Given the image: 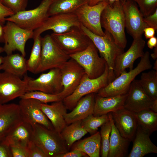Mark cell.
Here are the masks:
<instances>
[{"label":"cell","instance_id":"obj_16","mask_svg":"<svg viewBox=\"0 0 157 157\" xmlns=\"http://www.w3.org/2000/svg\"><path fill=\"white\" fill-rule=\"evenodd\" d=\"M41 102L33 99H21L19 105L24 122L31 126L36 124L54 129L51 122L41 108Z\"/></svg>","mask_w":157,"mask_h":157},{"label":"cell","instance_id":"obj_18","mask_svg":"<svg viewBox=\"0 0 157 157\" xmlns=\"http://www.w3.org/2000/svg\"><path fill=\"white\" fill-rule=\"evenodd\" d=\"M145 42L142 38L133 39L131 45L126 52L118 55L115 63L113 72L116 78L118 76L127 68L130 70L133 69L135 61L143 56Z\"/></svg>","mask_w":157,"mask_h":157},{"label":"cell","instance_id":"obj_31","mask_svg":"<svg viewBox=\"0 0 157 157\" xmlns=\"http://www.w3.org/2000/svg\"><path fill=\"white\" fill-rule=\"evenodd\" d=\"M88 133L82 125L81 120H80L66 126L60 134L69 149L75 142Z\"/></svg>","mask_w":157,"mask_h":157},{"label":"cell","instance_id":"obj_32","mask_svg":"<svg viewBox=\"0 0 157 157\" xmlns=\"http://www.w3.org/2000/svg\"><path fill=\"white\" fill-rule=\"evenodd\" d=\"M138 125L150 135L157 130V113L150 109L135 113Z\"/></svg>","mask_w":157,"mask_h":157},{"label":"cell","instance_id":"obj_38","mask_svg":"<svg viewBox=\"0 0 157 157\" xmlns=\"http://www.w3.org/2000/svg\"><path fill=\"white\" fill-rule=\"evenodd\" d=\"M140 8L143 17L150 15L157 9V0H131Z\"/></svg>","mask_w":157,"mask_h":157},{"label":"cell","instance_id":"obj_20","mask_svg":"<svg viewBox=\"0 0 157 157\" xmlns=\"http://www.w3.org/2000/svg\"><path fill=\"white\" fill-rule=\"evenodd\" d=\"M154 101L144 91L139 80L135 79L130 85L124 108L137 113L144 110H151Z\"/></svg>","mask_w":157,"mask_h":157},{"label":"cell","instance_id":"obj_52","mask_svg":"<svg viewBox=\"0 0 157 157\" xmlns=\"http://www.w3.org/2000/svg\"><path fill=\"white\" fill-rule=\"evenodd\" d=\"M4 52L3 49V47H0V53ZM2 59L1 56H0V72H1V66L2 63Z\"/></svg>","mask_w":157,"mask_h":157},{"label":"cell","instance_id":"obj_3","mask_svg":"<svg viewBox=\"0 0 157 157\" xmlns=\"http://www.w3.org/2000/svg\"><path fill=\"white\" fill-rule=\"evenodd\" d=\"M115 78L113 70L110 69L107 64L104 73L97 78H90L85 74L74 91L63 101L67 110H72L81 98L91 93H97Z\"/></svg>","mask_w":157,"mask_h":157},{"label":"cell","instance_id":"obj_5","mask_svg":"<svg viewBox=\"0 0 157 157\" xmlns=\"http://www.w3.org/2000/svg\"><path fill=\"white\" fill-rule=\"evenodd\" d=\"M70 58L51 35H47L42 38L41 59L35 74L52 69H60Z\"/></svg>","mask_w":157,"mask_h":157},{"label":"cell","instance_id":"obj_8","mask_svg":"<svg viewBox=\"0 0 157 157\" xmlns=\"http://www.w3.org/2000/svg\"><path fill=\"white\" fill-rule=\"evenodd\" d=\"M6 22L3 26L4 52L9 55L17 50L25 57V44L29 39L33 38V31L22 28L11 21Z\"/></svg>","mask_w":157,"mask_h":157},{"label":"cell","instance_id":"obj_7","mask_svg":"<svg viewBox=\"0 0 157 157\" xmlns=\"http://www.w3.org/2000/svg\"><path fill=\"white\" fill-rule=\"evenodd\" d=\"M51 35L60 48L69 56L83 51L92 42L81 27H74L62 33H53Z\"/></svg>","mask_w":157,"mask_h":157},{"label":"cell","instance_id":"obj_10","mask_svg":"<svg viewBox=\"0 0 157 157\" xmlns=\"http://www.w3.org/2000/svg\"><path fill=\"white\" fill-rule=\"evenodd\" d=\"M110 3L104 0L93 6H90L87 3L81 5L74 13L81 25L95 34L104 36L105 33L101 25V15Z\"/></svg>","mask_w":157,"mask_h":157},{"label":"cell","instance_id":"obj_33","mask_svg":"<svg viewBox=\"0 0 157 157\" xmlns=\"http://www.w3.org/2000/svg\"><path fill=\"white\" fill-rule=\"evenodd\" d=\"M139 83L147 94L153 101L157 99V71L142 73Z\"/></svg>","mask_w":157,"mask_h":157},{"label":"cell","instance_id":"obj_17","mask_svg":"<svg viewBox=\"0 0 157 157\" xmlns=\"http://www.w3.org/2000/svg\"><path fill=\"white\" fill-rule=\"evenodd\" d=\"M123 9L127 32L133 39L142 38L143 30L147 27L137 4L131 0H124Z\"/></svg>","mask_w":157,"mask_h":157},{"label":"cell","instance_id":"obj_30","mask_svg":"<svg viewBox=\"0 0 157 157\" xmlns=\"http://www.w3.org/2000/svg\"><path fill=\"white\" fill-rule=\"evenodd\" d=\"M89 0H51L48 10L49 17L60 13H74Z\"/></svg>","mask_w":157,"mask_h":157},{"label":"cell","instance_id":"obj_51","mask_svg":"<svg viewBox=\"0 0 157 157\" xmlns=\"http://www.w3.org/2000/svg\"><path fill=\"white\" fill-rule=\"evenodd\" d=\"M151 110L157 113V99L154 101Z\"/></svg>","mask_w":157,"mask_h":157},{"label":"cell","instance_id":"obj_6","mask_svg":"<svg viewBox=\"0 0 157 157\" xmlns=\"http://www.w3.org/2000/svg\"><path fill=\"white\" fill-rule=\"evenodd\" d=\"M51 0H42L35 8L20 11L6 18L24 29L34 31L43 24L49 17L48 10Z\"/></svg>","mask_w":157,"mask_h":157},{"label":"cell","instance_id":"obj_40","mask_svg":"<svg viewBox=\"0 0 157 157\" xmlns=\"http://www.w3.org/2000/svg\"><path fill=\"white\" fill-rule=\"evenodd\" d=\"M27 148L29 157H47L41 149L32 140L29 143Z\"/></svg>","mask_w":157,"mask_h":157},{"label":"cell","instance_id":"obj_35","mask_svg":"<svg viewBox=\"0 0 157 157\" xmlns=\"http://www.w3.org/2000/svg\"><path fill=\"white\" fill-rule=\"evenodd\" d=\"M109 120L107 114L94 116L91 114L81 120L83 128L91 135L97 132L98 128Z\"/></svg>","mask_w":157,"mask_h":157},{"label":"cell","instance_id":"obj_12","mask_svg":"<svg viewBox=\"0 0 157 157\" xmlns=\"http://www.w3.org/2000/svg\"><path fill=\"white\" fill-rule=\"evenodd\" d=\"M25 76L27 80L26 92L39 91L58 94L63 90L60 69H50L47 73H42L36 79H33L27 76Z\"/></svg>","mask_w":157,"mask_h":157},{"label":"cell","instance_id":"obj_47","mask_svg":"<svg viewBox=\"0 0 157 157\" xmlns=\"http://www.w3.org/2000/svg\"><path fill=\"white\" fill-rule=\"evenodd\" d=\"M147 42V45L149 48L153 49L157 46V38L154 36L149 39Z\"/></svg>","mask_w":157,"mask_h":157},{"label":"cell","instance_id":"obj_29","mask_svg":"<svg viewBox=\"0 0 157 157\" xmlns=\"http://www.w3.org/2000/svg\"><path fill=\"white\" fill-rule=\"evenodd\" d=\"M101 145L100 133L97 131L90 136L73 144L72 150H79L90 157H99Z\"/></svg>","mask_w":157,"mask_h":157},{"label":"cell","instance_id":"obj_44","mask_svg":"<svg viewBox=\"0 0 157 157\" xmlns=\"http://www.w3.org/2000/svg\"><path fill=\"white\" fill-rule=\"evenodd\" d=\"M10 146L3 140L0 141V157H12Z\"/></svg>","mask_w":157,"mask_h":157},{"label":"cell","instance_id":"obj_53","mask_svg":"<svg viewBox=\"0 0 157 157\" xmlns=\"http://www.w3.org/2000/svg\"><path fill=\"white\" fill-rule=\"evenodd\" d=\"M154 70L157 71V59L156 60V61L154 64L153 67Z\"/></svg>","mask_w":157,"mask_h":157},{"label":"cell","instance_id":"obj_15","mask_svg":"<svg viewBox=\"0 0 157 157\" xmlns=\"http://www.w3.org/2000/svg\"><path fill=\"white\" fill-rule=\"evenodd\" d=\"M81 26L74 13L56 14L49 17L41 27L33 31V39L47 30H51L53 33H60L74 27H80Z\"/></svg>","mask_w":157,"mask_h":157},{"label":"cell","instance_id":"obj_43","mask_svg":"<svg viewBox=\"0 0 157 157\" xmlns=\"http://www.w3.org/2000/svg\"><path fill=\"white\" fill-rule=\"evenodd\" d=\"M143 21L147 27L157 29V9L151 14L144 17Z\"/></svg>","mask_w":157,"mask_h":157},{"label":"cell","instance_id":"obj_34","mask_svg":"<svg viewBox=\"0 0 157 157\" xmlns=\"http://www.w3.org/2000/svg\"><path fill=\"white\" fill-rule=\"evenodd\" d=\"M42 38L40 35L33 39V44L30 56L26 61L28 71L34 74L35 73L41 59Z\"/></svg>","mask_w":157,"mask_h":157},{"label":"cell","instance_id":"obj_13","mask_svg":"<svg viewBox=\"0 0 157 157\" xmlns=\"http://www.w3.org/2000/svg\"><path fill=\"white\" fill-rule=\"evenodd\" d=\"M27 80L3 71L0 72V104L7 103L26 92Z\"/></svg>","mask_w":157,"mask_h":157},{"label":"cell","instance_id":"obj_19","mask_svg":"<svg viewBox=\"0 0 157 157\" xmlns=\"http://www.w3.org/2000/svg\"><path fill=\"white\" fill-rule=\"evenodd\" d=\"M23 121L18 104H0V141Z\"/></svg>","mask_w":157,"mask_h":157},{"label":"cell","instance_id":"obj_42","mask_svg":"<svg viewBox=\"0 0 157 157\" xmlns=\"http://www.w3.org/2000/svg\"><path fill=\"white\" fill-rule=\"evenodd\" d=\"M14 14L13 12L3 4L2 0H0V24L4 25L6 22V18Z\"/></svg>","mask_w":157,"mask_h":157},{"label":"cell","instance_id":"obj_36","mask_svg":"<svg viewBox=\"0 0 157 157\" xmlns=\"http://www.w3.org/2000/svg\"><path fill=\"white\" fill-rule=\"evenodd\" d=\"M101 155L102 157H108L110 148V137L111 130V122L109 119L101 126Z\"/></svg>","mask_w":157,"mask_h":157},{"label":"cell","instance_id":"obj_9","mask_svg":"<svg viewBox=\"0 0 157 157\" xmlns=\"http://www.w3.org/2000/svg\"><path fill=\"white\" fill-rule=\"evenodd\" d=\"M98 51L92 42L85 50L69 56L83 69L90 78H95L104 72L107 64L105 60L100 57Z\"/></svg>","mask_w":157,"mask_h":157},{"label":"cell","instance_id":"obj_21","mask_svg":"<svg viewBox=\"0 0 157 157\" xmlns=\"http://www.w3.org/2000/svg\"><path fill=\"white\" fill-rule=\"evenodd\" d=\"M110 113L115 125L121 135L133 141L138 127L135 113L124 108Z\"/></svg>","mask_w":157,"mask_h":157},{"label":"cell","instance_id":"obj_45","mask_svg":"<svg viewBox=\"0 0 157 157\" xmlns=\"http://www.w3.org/2000/svg\"><path fill=\"white\" fill-rule=\"evenodd\" d=\"M88 155L85 153L77 149L72 150L70 152H67L61 154L58 157H88Z\"/></svg>","mask_w":157,"mask_h":157},{"label":"cell","instance_id":"obj_28","mask_svg":"<svg viewBox=\"0 0 157 157\" xmlns=\"http://www.w3.org/2000/svg\"><path fill=\"white\" fill-rule=\"evenodd\" d=\"M1 70L21 77L28 71L26 60L25 57L19 53L1 56Z\"/></svg>","mask_w":157,"mask_h":157},{"label":"cell","instance_id":"obj_48","mask_svg":"<svg viewBox=\"0 0 157 157\" xmlns=\"http://www.w3.org/2000/svg\"><path fill=\"white\" fill-rule=\"evenodd\" d=\"M104 0L108 1L110 2H112L121 0H89L88 4L90 6H93L98 3L101 1Z\"/></svg>","mask_w":157,"mask_h":157},{"label":"cell","instance_id":"obj_26","mask_svg":"<svg viewBox=\"0 0 157 157\" xmlns=\"http://www.w3.org/2000/svg\"><path fill=\"white\" fill-rule=\"evenodd\" d=\"M107 115L111 125L108 157H125L127 154L129 143L131 141L121 135L115 125L110 113H108Z\"/></svg>","mask_w":157,"mask_h":157},{"label":"cell","instance_id":"obj_23","mask_svg":"<svg viewBox=\"0 0 157 157\" xmlns=\"http://www.w3.org/2000/svg\"><path fill=\"white\" fill-rule=\"evenodd\" d=\"M41 108L52 124L55 130L59 133L67 125L65 115L66 108L63 100L52 102L51 104L41 103Z\"/></svg>","mask_w":157,"mask_h":157},{"label":"cell","instance_id":"obj_24","mask_svg":"<svg viewBox=\"0 0 157 157\" xmlns=\"http://www.w3.org/2000/svg\"><path fill=\"white\" fill-rule=\"evenodd\" d=\"M150 135L138 125L133 145L128 157H143L150 153H157V147L152 142Z\"/></svg>","mask_w":157,"mask_h":157},{"label":"cell","instance_id":"obj_25","mask_svg":"<svg viewBox=\"0 0 157 157\" xmlns=\"http://www.w3.org/2000/svg\"><path fill=\"white\" fill-rule=\"evenodd\" d=\"M127 93L118 96L103 97L95 95L93 113L94 116L107 114L124 108Z\"/></svg>","mask_w":157,"mask_h":157},{"label":"cell","instance_id":"obj_46","mask_svg":"<svg viewBox=\"0 0 157 157\" xmlns=\"http://www.w3.org/2000/svg\"><path fill=\"white\" fill-rule=\"evenodd\" d=\"M155 31L153 28L146 27L143 30V33L146 39H149L154 36Z\"/></svg>","mask_w":157,"mask_h":157},{"label":"cell","instance_id":"obj_22","mask_svg":"<svg viewBox=\"0 0 157 157\" xmlns=\"http://www.w3.org/2000/svg\"><path fill=\"white\" fill-rule=\"evenodd\" d=\"M95 94L92 93L84 96L78 101L71 112L66 113L65 119L67 124L82 120L93 114Z\"/></svg>","mask_w":157,"mask_h":157},{"label":"cell","instance_id":"obj_27","mask_svg":"<svg viewBox=\"0 0 157 157\" xmlns=\"http://www.w3.org/2000/svg\"><path fill=\"white\" fill-rule=\"evenodd\" d=\"M33 130L29 124L23 121L13 130L3 140L7 144L17 145L27 147L32 140Z\"/></svg>","mask_w":157,"mask_h":157},{"label":"cell","instance_id":"obj_1","mask_svg":"<svg viewBox=\"0 0 157 157\" xmlns=\"http://www.w3.org/2000/svg\"><path fill=\"white\" fill-rule=\"evenodd\" d=\"M124 0L110 2L103 11L101 17L102 28L111 35L115 42L124 49L127 40L123 9Z\"/></svg>","mask_w":157,"mask_h":157},{"label":"cell","instance_id":"obj_39","mask_svg":"<svg viewBox=\"0 0 157 157\" xmlns=\"http://www.w3.org/2000/svg\"><path fill=\"white\" fill-rule=\"evenodd\" d=\"M3 4L15 13L26 10L28 0H2Z\"/></svg>","mask_w":157,"mask_h":157},{"label":"cell","instance_id":"obj_37","mask_svg":"<svg viewBox=\"0 0 157 157\" xmlns=\"http://www.w3.org/2000/svg\"><path fill=\"white\" fill-rule=\"evenodd\" d=\"M20 98L35 99L45 104L62 100L58 94H51L39 91L27 92Z\"/></svg>","mask_w":157,"mask_h":157},{"label":"cell","instance_id":"obj_4","mask_svg":"<svg viewBox=\"0 0 157 157\" xmlns=\"http://www.w3.org/2000/svg\"><path fill=\"white\" fill-rule=\"evenodd\" d=\"M32 126L33 130L32 140L47 157H58L68 151L65 142L60 133L39 124Z\"/></svg>","mask_w":157,"mask_h":157},{"label":"cell","instance_id":"obj_14","mask_svg":"<svg viewBox=\"0 0 157 157\" xmlns=\"http://www.w3.org/2000/svg\"><path fill=\"white\" fill-rule=\"evenodd\" d=\"M60 69L63 89L58 94L63 100L74 91L85 73L82 67L71 58Z\"/></svg>","mask_w":157,"mask_h":157},{"label":"cell","instance_id":"obj_2","mask_svg":"<svg viewBox=\"0 0 157 157\" xmlns=\"http://www.w3.org/2000/svg\"><path fill=\"white\" fill-rule=\"evenodd\" d=\"M150 55L148 51L144 52L135 68L128 72L126 70L123 71L107 86L99 90L96 94L100 97H107L127 93L131 83L136 77L143 71L152 67Z\"/></svg>","mask_w":157,"mask_h":157},{"label":"cell","instance_id":"obj_41","mask_svg":"<svg viewBox=\"0 0 157 157\" xmlns=\"http://www.w3.org/2000/svg\"><path fill=\"white\" fill-rule=\"evenodd\" d=\"M11 153L13 157H29L27 147L17 145H10Z\"/></svg>","mask_w":157,"mask_h":157},{"label":"cell","instance_id":"obj_49","mask_svg":"<svg viewBox=\"0 0 157 157\" xmlns=\"http://www.w3.org/2000/svg\"><path fill=\"white\" fill-rule=\"evenodd\" d=\"M4 25L0 24V43H4Z\"/></svg>","mask_w":157,"mask_h":157},{"label":"cell","instance_id":"obj_11","mask_svg":"<svg viewBox=\"0 0 157 157\" xmlns=\"http://www.w3.org/2000/svg\"><path fill=\"white\" fill-rule=\"evenodd\" d=\"M81 28L90 39L101 57L105 60L109 68L113 70L116 59L124 52V49L118 46L111 35L106 31H104V35L100 36L93 33L82 25Z\"/></svg>","mask_w":157,"mask_h":157},{"label":"cell","instance_id":"obj_50","mask_svg":"<svg viewBox=\"0 0 157 157\" xmlns=\"http://www.w3.org/2000/svg\"><path fill=\"white\" fill-rule=\"evenodd\" d=\"M152 58L154 60H156L157 58V46L155 47L153 50V52L151 54Z\"/></svg>","mask_w":157,"mask_h":157}]
</instances>
